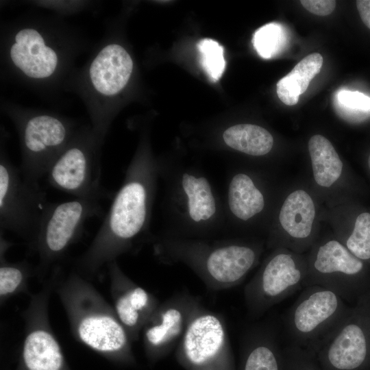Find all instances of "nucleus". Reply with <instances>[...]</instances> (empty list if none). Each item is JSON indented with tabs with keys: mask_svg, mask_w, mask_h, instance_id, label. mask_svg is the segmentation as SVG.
Instances as JSON below:
<instances>
[{
	"mask_svg": "<svg viewBox=\"0 0 370 370\" xmlns=\"http://www.w3.org/2000/svg\"><path fill=\"white\" fill-rule=\"evenodd\" d=\"M158 184L157 160L147 150H140L127 167L99 230L75 260L73 269L90 280L105 265L151 242L153 234L150 225Z\"/></svg>",
	"mask_w": 370,
	"mask_h": 370,
	"instance_id": "nucleus-1",
	"label": "nucleus"
},
{
	"mask_svg": "<svg viewBox=\"0 0 370 370\" xmlns=\"http://www.w3.org/2000/svg\"><path fill=\"white\" fill-rule=\"evenodd\" d=\"M162 184L161 234L211 238L227 229L223 198L202 167L180 160H157Z\"/></svg>",
	"mask_w": 370,
	"mask_h": 370,
	"instance_id": "nucleus-2",
	"label": "nucleus"
},
{
	"mask_svg": "<svg viewBox=\"0 0 370 370\" xmlns=\"http://www.w3.org/2000/svg\"><path fill=\"white\" fill-rule=\"evenodd\" d=\"M54 291L75 340L116 364L135 363L132 341L113 306L90 280L75 269L63 275L58 267Z\"/></svg>",
	"mask_w": 370,
	"mask_h": 370,
	"instance_id": "nucleus-3",
	"label": "nucleus"
},
{
	"mask_svg": "<svg viewBox=\"0 0 370 370\" xmlns=\"http://www.w3.org/2000/svg\"><path fill=\"white\" fill-rule=\"evenodd\" d=\"M190 238L158 234L151 243L161 262L183 263L208 285L227 288L241 282L258 263V244L231 239Z\"/></svg>",
	"mask_w": 370,
	"mask_h": 370,
	"instance_id": "nucleus-4",
	"label": "nucleus"
},
{
	"mask_svg": "<svg viewBox=\"0 0 370 370\" xmlns=\"http://www.w3.org/2000/svg\"><path fill=\"white\" fill-rule=\"evenodd\" d=\"M99 196L76 197L61 203H49L36 238L28 251L38 256L36 276L45 281L49 272L59 267L69 248L82 236L86 221L103 214Z\"/></svg>",
	"mask_w": 370,
	"mask_h": 370,
	"instance_id": "nucleus-5",
	"label": "nucleus"
},
{
	"mask_svg": "<svg viewBox=\"0 0 370 370\" xmlns=\"http://www.w3.org/2000/svg\"><path fill=\"white\" fill-rule=\"evenodd\" d=\"M49 204L39 182L32 181L1 155L0 160V227L14 232L29 247Z\"/></svg>",
	"mask_w": 370,
	"mask_h": 370,
	"instance_id": "nucleus-6",
	"label": "nucleus"
},
{
	"mask_svg": "<svg viewBox=\"0 0 370 370\" xmlns=\"http://www.w3.org/2000/svg\"><path fill=\"white\" fill-rule=\"evenodd\" d=\"M56 276L55 269L42 288L31 294L22 312L23 337L16 370H71L49 321V303Z\"/></svg>",
	"mask_w": 370,
	"mask_h": 370,
	"instance_id": "nucleus-7",
	"label": "nucleus"
},
{
	"mask_svg": "<svg viewBox=\"0 0 370 370\" xmlns=\"http://www.w3.org/2000/svg\"><path fill=\"white\" fill-rule=\"evenodd\" d=\"M304 286H320L332 290L345 301H356L370 290V275L365 262L338 239L321 241L307 260Z\"/></svg>",
	"mask_w": 370,
	"mask_h": 370,
	"instance_id": "nucleus-8",
	"label": "nucleus"
},
{
	"mask_svg": "<svg viewBox=\"0 0 370 370\" xmlns=\"http://www.w3.org/2000/svg\"><path fill=\"white\" fill-rule=\"evenodd\" d=\"M307 260L283 247H277L246 285L249 313L258 317L304 286Z\"/></svg>",
	"mask_w": 370,
	"mask_h": 370,
	"instance_id": "nucleus-9",
	"label": "nucleus"
},
{
	"mask_svg": "<svg viewBox=\"0 0 370 370\" xmlns=\"http://www.w3.org/2000/svg\"><path fill=\"white\" fill-rule=\"evenodd\" d=\"M349 308L334 291L317 285L306 286L286 314V327L296 343L316 348Z\"/></svg>",
	"mask_w": 370,
	"mask_h": 370,
	"instance_id": "nucleus-10",
	"label": "nucleus"
},
{
	"mask_svg": "<svg viewBox=\"0 0 370 370\" xmlns=\"http://www.w3.org/2000/svg\"><path fill=\"white\" fill-rule=\"evenodd\" d=\"M175 358L185 370H234L230 340L221 319L199 306L177 346Z\"/></svg>",
	"mask_w": 370,
	"mask_h": 370,
	"instance_id": "nucleus-11",
	"label": "nucleus"
},
{
	"mask_svg": "<svg viewBox=\"0 0 370 370\" xmlns=\"http://www.w3.org/2000/svg\"><path fill=\"white\" fill-rule=\"evenodd\" d=\"M316 348L334 370H356L370 356V290L361 295Z\"/></svg>",
	"mask_w": 370,
	"mask_h": 370,
	"instance_id": "nucleus-12",
	"label": "nucleus"
},
{
	"mask_svg": "<svg viewBox=\"0 0 370 370\" xmlns=\"http://www.w3.org/2000/svg\"><path fill=\"white\" fill-rule=\"evenodd\" d=\"M94 146L91 139L69 144L47 173L49 184L75 198L111 197L101 186V168Z\"/></svg>",
	"mask_w": 370,
	"mask_h": 370,
	"instance_id": "nucleus-13",
	"label": "nucleus"
},
{
	"mask_svg": "<svg viewBox=\"0 0 370 370\" xmlns=\"http://www.w3.org/2000/svg\"><path fill=\"white\" fill-rule=\"evenodd\" d=\"M69 128L50 115L32 116L21 127L23 161L20 167L29 180L39 182L69 145Z\"/></svg>",
	"mask_w": 370,
	"mask_h": 370,
	"instance_id": "nucleus-14",
	"label": "nucleus"
},
{
	"mask_svg": "<svg viewBox=\"0 0 370 370\" xmlns=\"http://www.w3.org/2000/svg\"><path fill=\"white\" fill-rule=\"evenodd\" d=\"M199 307L188 295L174 297L158 306L142 330L145 352L150 363L158 362L177 346Z\"/></svg>",
	"mask_w": 370,
	"mask_h": 370,
	"instance_id": "nucleus-15",
	"label": "nucleus"
},
{
	"mask_svg": "<svg viewBox=\"0 0 370 370\" xmlns=\"http://www.w3.org/2000/svg\"><path fill=\"white\" fill-rule=\"evenodd\" d=\"M107 266L114 311L131 341H137L146 322L159 306L158 301L126 275L117 260Z\"/></svg>",
	"mask_w": 370,
	"mask_h": 370,
	"instance_id": "nucleus-16",
	"label": "nucleus"
},
{
	"mask_svg": "<svg viewBox=\"0 0 370 370\" xmlns=\"http://www.w3.org/2000/svg\"><path fill=\"white\" fill-rule=\"evenodd\" d=\"M251 173H230L223 197L226 227L249 224L258 219L267 207L263 188Z\"/></svg>",
	"mask_w": 370,
	"mask_h": 370,
	"instance_id": "nucleus-17",
	"label": "nucleus"
},
{
	"mask_svg": "<svg viewBox=\"0 0 370 370\" xmlns=\"http://www.w3.org/2000/svg\"><path fill=\"white\" fill-rule=\"evenodd\" d=\"M316 207L312 197L303 189L291 192L282 203L279 225L282 241L295 250L308 246L312 237Z\"/></svg>",
	"mask_w": 370,
	"mask_h": 370,
	"instance_id": "nucleus-18",
	"label": "nucleus"
},
{
	"mask_svg": "<svg viewBox=\"0 0 370 370\" xmlns=\"http://www.w3.org/2000/svg\"><path fill=\"white\" fill-rule=\"evenodd\" d=\"M10 48L13 64L27 76L42 79L51 76L58 64L56 53L45 45L42 35L32 28L23 29Z\"/></svg>",
	"mask_w": 370,
	"mask_h": 370,
	"instance_id": "nucleus-19",
	"label": "nucleus"
},
{
	"mask_svg": "<svg viewBox=\"0 0 370 370\" xmlns=\"http://www.w3.org/2000/svg\"><path fill=\"white\" fill-rule=\"evenodd\" d=\"M133 70V61L121 45L104 47L92 60L89 76L94 88L99 93L118 94L127 84Z\"/></svg>",
	"mask_w": 370,
	"mask_h": 370,
	"instance_id": "nucleus-20",
	"label": "nucleus"
},
{
	"mask_svg": "<svg viewBox=\"0 0 370 370\" xmlns=\"http://www.w3.org/2000/svg\"><path fill=\"white\" fill-rule=\"evenodd\" d=\"M224 145L247 156L261 157L273 149V137L265 128L251 123H238L225 129L221 134Z\"/></svg>",
	"mask_w": 370,
	"mask_h": 370,
	"instance_id": "nucleus-21",
	"label": "nucleus"
},
{
	"mask_svg": "<svg viewBox=\"0 0 370 370\" xmlns=\"http://www.w3.org/2000/svg\"><path fill=\"white\" fill-rule=\"evenodd\" d=\"M12 243L1 232L0 247V301L1 305L19 294L31 295L29 282L36 276V266L26 260L10 262L5 254Z\"/></svg>",
	"mask_w": 370,
	"mask_h": 370,
	"instance_id": "nucleus-22",
	"label": "nucleus"
},
{
	"mask_svg": "<svg viewBox=\"0 0 370 370\" xmlns=\"http://www.w3.org/2000/svg\"><path fill=\"white\" fill-rule=\"evenodd\" d=\"M308 151L315 182L323 188L334 185L340 178L343 164L331 142L321 134L309 140Z\"/></svg>",
	"mask_w": 370,
	"mask_h": 370,
	"instance_id": "nucleus-23",
	"label": "nucleus"
},
{
	"mask_svg": "<svg viewBox=\"0 0 370 370\" xmlns=\"http://www.w3.org/2000/svg\"><path fill=\"white\" fill-rule=\"evenodd\" d=\"M322 56L313 53L303 58L292 71L278 81L276 91L279 99L287 106L297 103L299 96L308 88L312 79L320 72Z\"/></svg>",
	"mask_w": 370,
	"mask_h": 370,
	"instance_id": "nucleus-24",
	"label": "nucleus"
},
{
	"mask_svg": "<svg viewBox=\"0 0 370 370\" xmlns=\"http://www.w3.org/2000/svg\"><path fill=\"white\" fill-rule=\"evenodd\" d=\"M276 340L269 328L252 330L247 338L242 370H280Z\"/></svg>",
	"mask_w": 370,
	"mask_h": 370,
	"instance_id": "nucleus-25",
	"label": "nucleus"
},
{
	"mask_svg": "<svg viewBox=\"0 0 370 370\" xmlns=\"http://www.w3.org/2000/svg\"><path fill=\"white\" fill-rule=\"evenodd\" d=\"M341 242L358 258L370 261V213L360 214L352 232Z\"/></svg>",
	"mask_w": 370,
	"mask_h": 370,
	"instance_id": "nucleus-26",
	"label": "nucleus"
},
{
	"mask_svg": "<svg viewBox=\"0 0 370 370\" xmlns=\"http://www.w3.org/2000/svg\"><path fill=\"white\" fill-rule=\"evenodd\" d=\"M197 48L202 68L211 80H219L225 66L223 47L212 39L204 38L199 42Z\"/></svg>",
	"mask_w": 370,
	"mask_h": 370,
	"instance_id": "nucleus-27",
	"label": "nucleus"
},
{
	"mask_svg": "<svg viewBox=\"0 0 370 370\" xmlns=\"http://www.w3.org/2000/svg\"><path fill=\"white\" fill-rule=\"evenodd\" d=\"M280 29L276 24H267L258 29L253 43L258 54L264 58H271L278 47Z\"/></svg>",
	"mask_w": 370,
	"mask_h": 370,
	"instance_id": "nucleus-28",
	"label": "nucleus"
},
{
	"mask_svg": "<svg viewBox=\"0 0 370 370\" xmlns=\"http://www.w3.org/2000/svg\"><path fill=\"white\" fill-rule=\"evenodd\" d=\"M340 103L349 110L366 115L370 112V97L358 91L341 90L338 92Z\"/></svg>",
	"mask_w": 370,
	"mask_h": 370,
	"instance_id": "nucleus-29",
	"label": "nucleus"
},
{
	"mask_svg": "<svg viewBox=\"0 0 370 370\" xmlns=\"http://www.w3.org/2000/svg\"><path fill=\"white\" fill-rule=\"evenodd\" d=\"M300 3L308 11L318 16L329 15L336 7V1L333 0H301Z\"/></svg>",
	"mask_w": 370,
	"mask_h": 370,
	"instance_id": "nucleus-30",
	"label": "nucleus"
},
{
	"mask_svg": "<svg viewBox=\"0 0 370 370\" xmlns=\"http://www.w3.org/2000/svg\"><path fill=\"white\" fill-rule=\"evenodd\" d=\"M356 4L362 21L370 29V0H358Z\"/></svg>",
	"mask_w": 370,
	"mask_h": 370,
	"instance_id": "nucleus-31",
	"label": "nucleus"
},
{
	"mask_svg": "<svg viewBox=\"0 0 370 370\" xmlns=\"http://www.w3.org/2000/svg\"><path fill=\"white\" fill-rule=\"evenodd\" d=\"M368 165H369V169H370V154H369V158H368Z\"/></svg>",
	"mask_w": 370,
	"mask_h": 370,
	"instance_id": "nucleus-32",
	"label": "nucleus"
}]
</instances>
